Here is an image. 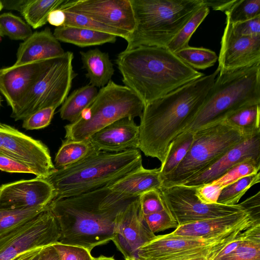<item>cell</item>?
Wrapping results in <instances>:
<instances>
[{
	"label": "cell",
	"mask_w": 260,
	"mask_h": 260,
	"mask_svg": "<svg viewBox=\"0 0 260 260\" xmlns=\"http://www.w3.org/2000/svg\"><path fill=\"white\" fill-rule=\"evenodd\" d=\"M137 197H128L103 187L48 205L60 230L59 243L95 247L112 241L118 216Z\"/></svg>",
	"instance_id": "1"
},
{
	"label": "cell",
	"mask_w": 260,
	"mask_h": 260,
	"mask_svg": "<svg viewBox=\"0 0 260 260\" xmlns=\"http://www.w3.org/2000/svg\"><path fill=\"white\" fill-rule=\"evenodd\" d=\"M219 72L217 68L145 105L140 117L138 149L162 164L170 144L192 120Z\"/></svg>",
	"instance_id": "2"
},
{
	"label": "cell",
	"mask_w": 260,
	"mask_h": 260,
	"mask_svg": "<svg viewBox=\"0 0 260 260\" xmlns=\"http://www.w3.org/2000/svg\"><path fill=\"white\" fill-rule=\"evenodd\" d=\"M115 62L124 85L144 105L205 75L190 67L166 47L125 49Z\"/></svg>",
	"instance_id": "3"
},
{
	"label": "cell",
	"mask_w": 260,
	"mask_h": 260,
	"mask_svg": "<svg viewBox=\"0 0 260 260\" xmlns=\"http://www.w3.org/2000/svg\"><path fill=\"white\" fill-rule=\"evenodd\" d=\"M142 166L138 149L96 151L75 164L56 169L45 179L53 188V200H59L107 187Z\"/></svg>",
	"instance_id": "4"
},
{
	"label": "cell",
	"mask_w": 260,
	"mask_h": 260,
	"mask_svg": "<svg viewBox=\"0 0 260 260\" xmlns=\"http://www.w3.org/2000/svg\"><path fill=\"white\" fill-rule=\"evenodd\" d=\"M260 104V64L219 72L198 113L184 131L194 133L238 111Z\"/></svg>",
	"instance_id": "5"
},
{
	"label": "cell",
	"mask_w": 260,
	"mask_h": 260,
	"mask_svg": "<svg viewBox=\"0 0 260 260\" xmlns=\"http://www.w3.org/2000/svg\"><path fill=\"white\" fill-rule=\"evenodd\" d=\"M136 26L125 49L141 46L167 47L202 0H131Z\"/></svg>",
	"instance_id": "6"
},
{
	"label": "cell",
	"mask_w": 260,
	"mask_h": 260,
	"mask_svg": "<svg viewBox=\"0 0 260 260\" xmlns=\"http://www.w3.org/2000/svg\"><path fill=\"white\" fill-rule=\"evenodd\" d=\"M144 104L125 85L112 80L100 88L93 102L76 121L64 126L65 139L84 140L108 125L123 118L140 117Z\"/></svg>",
	"instance_id": "7"
},
{
	"label": "cell",
	"mask_w": 260,
	"mask_h": 260,
	"mask_svg": "<svg viewBox=\"0 0 260 260\" xmlns=\"http://www.w3.org/2000/svg\"><path fill=\"white\" fill-rule=\"evenodd\" d=\"M193 133V142L185 156L175 170L161 177V187L184 184L215 162L229 149L249 138L224 120Z\"/></svg>",
	"instance_id": "8"
},
{
	"label": "cell",
	"mask_w": 260,
	"mask_h": 260,
	"mask_svg": "<svg viewBox=\"0 0 260 260\" xmlns=\"http://www.w3.org/2000/svg\"><path fill=\"white\" fill-rule=\"evenodd\" d=\"M73 53L65 52L51 59L38 80L32 86L11 116L15 120L25 118L43 108L62 105L76 76L73 68Z\"/></svg>",
	"instance_id": "9"
},
{
	"label": "cell",
	"mask_w": 260,
	"mask_h": 260,
	"mask_svg": "<svg viewBox=\"0 0 260 260\" xmlns=\"http://www.w3.org/2000/svg\"><path fill=\"white\" fill-rule=\"evenodd\" d=\"M248 228H240L209 238L180 236L171 233L156 236L138 249L134 259L190 260L205 258L213 260L223 247Z\"/></svg>",
	"instance_id": "10"
},
{
	"label": "cell",
	"mask_w": 260,
	"mask_h": 260,
	"mask_svg": "<svg viewBox=\"0 0 260 260\" xmlns=\"http://www.w3.org/2000/svg\"><path fill=\"white\" fill-rule=\"evenodd\" d=\"M60 230L48 208L27 222L0 236V260H12L31 250L58 242Z\"/></svg>",
	"instance_id": "11"
},
{
	"label": "cell",
	"mask_w": 260,
	"mask_h": 260,
	"mask_svg": "<svg viewBox=\"0 0 260 260\" xmlns=\"http://www.w3.org/2000/svg\"><path fill=\"white\" fill-rule=\"evenodd\" d=\"M196 187L184 185L159 189L163 202L178 226L246 210L241 203L205 204L195 194Z\"/></svg>",
	"instance_id": "12"
},
{
	"label": "cell",
	"mask_w": 260,
	"mask_h": 260,
	"mask_svg": "<svg viewBox=\"0 0 260 260\" xmlns=\"http://www.w3.org/2000/svg\"><path fill=\"white\" fill-rule=\"evenodd\" d=\"M1 134L7 155L26 166L37 177L46 179L56 170L48 147L41 141L4 123Z\"/></svg>",
	"instance_id": "13"
},
{
	"label": "cell",
	"mask_w": 260,
	"mask_h": 260,
	"mask_svg": "<svg viewBox=\"0 0 260 260\" xmlns=\"http://www.w3.org/2000/svg\"><path fill=\"white\" fill-rule=\"evenodd\" d=\"M58 8L129 34L136 26L131 0H66Z\"/></svg>",
	"instance_id": "14"
},
{
	"label": "cell",
	"mask_w": 260,
	"mask_h": 260,
	"mask_svg": "<svg viewBox=\"0 0 260 260\" xmlns=\"http://www.w3.org/2000/svg\"><path fill=\"white\" fill-rule=\"evenodd\" d=\"M155 236L144 219L138 197L118 216L112 241L125 259H134L138 249Z\"/></svg>",
	"instance_id": "15"
},
{
	"label": "cell",
	"mask_w": 260,
	"mask_h": 260,
	"mask_svg": "<svg viewBox=\"0 0 260 260\" xmlns=\"http://www.w3.org/2000/svg\"><path fill=\"white\" fill-rule=\"evenodd\" d=\"M219 72L233 71L260 64V35L236 34L226 23L218 57Z\"/></svg>",
	"instance_id": "16"
},
{
	"label": "cell",
	"mask_w": 260,
	"mask_h": 260,
	"mask_svg": "<svg viewBox=\"0 0 260 260\" xmlns=\"http://www.w3.org/2000/svg\"><path fill=\"white\" fill-rule=\"evenodd\" d=\"M54 197L53 188L45 179L21 180L0 187V209L45 207Z\"/></svg>",
	"instance_id": "17"
},
{
	"label": "cell",
	"mask_w": 260,
	"mask_h": 260,
	"mask_svg": "<svg viewBox=\"0 0 260 260\" xmlns=\"http://www.w3.org/2000/svg\"><path fill=\"white\" fill-rule=\"evenodd\" d=\"M50 59L0 69V91L12 112L38 80Z\"/></svg>",
	"instance_id": "18"
},
{
	"label": "cell",
	"mask_w": 260,
	"mask_h": 260,
	"mask_svg": "<svg viewBox=\"0 0 260 260\" xmlns=\"http://www.w3.org/2000/svg\"><path fill=\"white\" fill-rule=\"evenodd\" d=\"M249 158L260 160V134L240 142L215 162L183 185L198 187L210 183L221 177L234 166Z\"/></svg>",
	"instance_id": "19"
},
{
	"label": "cell",
	"mask_w": 260,
	"mask_h": 260,
	"mask_svg": "<svg viewBox=\"0 0 260 260\" xmlns=\"http://www.w3.org/2000/svg\"><path fill=\"white\" fill-rule=\"evenodd\" d=\"M139 127L134 118L119 119L92 135L88 139L97 151L120 152L139 146Z\"/></svg>",
	"instance_id": "20"
},
{
	"label": "cell",
	"mask_w": 260,
	"mask_h": 260,
	"mask_svg": "<svg viewBox=\"0 0 260 260\" xmlns=\"http://www.w3.org/2000/svg\"><path fill=\"white\" fill-rule=\"evenodd\" d=\"M260 223L246 210L178 226L171 233L175 235L200 238H212L243 228Z\"/></svg>",
	"instance_id": "21"
},
{
	"label": "cell",
	"mask_w": 260,
	"mask_h": 260,
	"mask_svg": "<svg viewBox=\"0 0 260 260\" xmlns=\"http://www.w3.org/2000/svg\"><path fill=\"white\" fill-rule=\"evenodd\" d=\"M65 53L50 28L33 32L20 44L14 66L53 59Z\"/></svg>",
	"instance_id": "22"
},
{
	"label": "cell",
	"mask_w": 260,
	"mask_h": 260,
	"mask_svg": "<svg viewBox=\"0 0 260 260\" xmlns=\"http://www.w3.org/2000/svg\"><path fill=\"white\" fill-rule=\"evenodd\" d=\"M161 186L160 169H147L142 166L107 187L115 193L134 198L151 190H159Z\"/></svg>",
	"instance_id": "23"
},
{
	"label": "cell",
	"mask_w": 260,
	"mask_h": 260,
	"mask_svg": "<svg viewBox=\"0 0 260 260\" xmlns=\"http://www.w3.org/2000/svg\"><path fill=\"white\" fill-rule=\"evenodd\" d=\"M82 68L86 71V77L89 84L99 88L105 86L114 73V69L108 53L98 48L80 51Z\"/></svg>",
	"instance_id": "24"
},
{
	"label": "cell",
	"mask_w": 260,
	"mask_h": 260,
	"mask_svg": "<svg viewBox=\"0 0 260 260\" xmlns=\"http://www.w3.org/2000/svg\"><path fill=\"white\" fill-rule=\"evenodd\" d=\"M59 42L70 43L80 47L114 43L115 35L88 29L62 26L56 27L53 33Z\"/></svg>",
	"instance_id": "25"
},
{
	"label": "cell",
	"mask_w": 260,
	"mask_h": 260,
	"mask_svg": "<svg viewBox=\"0 0 260 260\" xmlns=\"http://www.w3.org/2000/svg\"><path fill=\"white\" fill-rule=\"evenodd\" d=\"M98 91L97 87L89 83L74 90L67 96L59 109L61 119L70 123L76 121L82 112L93 102Z\"/></svg>",
	"instance_id": "26"
},
{
	"label": "cell",
	"mask_w": 260,
	"mask_h": 260,
	"mask_svg": "<svg viewBox=\"0 0 260 260\" xmlns=\"http://www.w3.org/2000/svg\"><path fill=\"white\" fill-rule=\"evenodd\" d=\"M96 151L88 139L63 141L54 159L56 169L75 164Z\"/></svg>",
	"instance_id": "27"
},
{
	"label": "cell",
	"mask_w": 260,
	"mask_h": 260,
	"mask_svg": "<svg viewBox=\"0 0 260 260\" xmlns=\"http://www.w3.org/2000/svg\"><path fill=\"white\" fill-rule=\"evenodd\" d=\"M194 133H182L170 144L165 160L160 167L161 177L172 173L186 155L193 141Z\"/></svg>",
	"instance_id": "28"
},
{
	"label": "cell",
	"mask_w": 260,
	"mask_h": 260,
	"mask_svg": "<svg viewBox=\"0 0 260 260\" xmlns=\"http://www.w3.org/2000/svg\"><path fill=\"white\" fill-rule=\"evenodd\" d=\"M66 0H27L21 14L26 22L34 29L48 22L49 13L60 7Z\"/></svg>",
	"instance_id": "29"
},
{
	"label": "cell",
	"mask_w": 260,
	"mask_h": 260,
	"mask_svg": "<svg viewBox=\"0 0 260 260\" xmlns=\"http://www.w3.org/2000/svg\"><path fill=\"white\" fill-rule=\"evenodd\" d=\"M224 121L248 137L260 134V104L244 108Z\"/></svg>",
	"instance_id": "30"
},
{
	"label": "cell",
	"mask_w": 260,
	"mask_h": 260,
	"mask_svg": "<svg viewBox=\"0 0 260 260\" xmlns=\"http://www.w3.org/2000/svg\"><path fill=\"white\" fill-rule=\"evenodd\" d=\"M210 12L209 8L202 5L191 16L170 41L167 48L173 53L188 46L192 34L203 21Z\"/></svg>",
	"instance_id": "31"
},
{
	"label": "cell",
	"mask_w": 260,
	"mask_h": 260,
	"mask_svg": "<svg viewBox=\"0 0 260 260\" xmlns=\"http://www.w3.org/2000/svg\"><path fill=\"white\" fill-rule=\"evenodd\" d=\"M48 207V205L18 209H0V236L29 221Z\"/></svg>",
	"instance_id": "32"
},
{
	"label": "cell",
	"mask_w": 260,
	"mask_h": 260,
	"mask_svg": "<svg viewBox=\"0 0 260 260\" xmlns=\"http://www.w3.org/2000/svg\"><path fill=\"white\" fill-rule=\"evenodd\" d=\"M213 260H260V224L234 250Z\"/></svg>",
	"instance_id": "33"
},
{
	"label": "cell",
	"mask_w": 260,
	"mask_h": 260,
	"mask_svg": "<svg viewBox=\"0 0 260 260\" xmlns=\"http://www.w3.org/2000/svg\"><path fill=\"white\" fill-rule=\"evenodd\" d=\"M185 64L196 70L213 66L218 60L215 52L203 47L188 46L174 53Z\"/></svg>",
	"instance_id": "34"
},
{
	"label": "cell",
	"mask_w": 260,
	"mask_h": 260,
	"mask_svg": "<svg viewBox=\"0 0 260 260\" xmlns=\"http://www.w3.org/2000/svg\"><path fill=\"white\" fill-rule=\"evenodd\" d=\"M260 181L259 173L245 176L223 188L219 196L217 203L226 205H235L246 192Z\"/></svg>",
	"instance_id": "35"
},
{
	"label": "cell",
	"mask_w": 260,
	"mask_h": 260,
	"mask_svg": "<svg viewBox=\"0 0 260 260\" xmlns=\"http://www.w3.org/2000/svg\"><path fill=\"white\" fill-rule=\"evenodd\" d=\"M32 33L31 27L21 18L10 12L0 14V36L24 41Z\"/></svg>",
	"instance_id": "36"
},
{
	"label": "cell",
	"mask_w": 260,
	"mask_h": 260,
	"mask_svg": "<svg viewBox=\"0 0 260 260\" xmlns=\"http://www.w3.org/2000/svg\"><path fill=\"white\" fill-rule=\"evenodd\" d=\"M226 23L234 24L260 16V0H235L225 12Z\"/></svg>",
	"instance_id": "37"
},
{
	"label": "cell",
	"mask_w": 260,
	"mask_h": 260,
	"mask_svg": "<svg viewBox=\"0 0 260 260\" xmlns=\"http://www.w3.org/2000/svg\"><path fill=\"white\" fill-rule=\"evenodd\" d=\"M63 11V10H62ZM64 12L66 19L63 26L76 27L106 32L122 38L125 40L130 34L98 22L83 15L67 11Z\"/></svg>",
	"instance_id": "38"
},
{
	"label": "cell",
	"mask_w": 260,
	"mask_h": 260,
	"mask_svg": "<svg viewBox=\"0 0 260 260\" xmlns=\"http://www.w3.org/2000/svg\"><path fill=\"white\" fill-rule=\"evenodd\" d=\"M259 169L260 160L249 158L234 166L221 177L211 183L223 189L245 176L258 173Z\"/></svg>",
	"instance_id": "39"
},
{
	"label": "cell",
	"mask_w": 260,
	"mask_h": 260,
	"mask_svg": "<svg viewBox=\"0 0 260 260\" xmlns=\"http://www.w3.org/2000/svg\"><path fill=\"white\" fill-rule=\"evenodd\" d=\"M143 216L148 228L154 234L168 229H176L178 226L177 222L167 208Z\"/></svg>",
	"instance_id": "40"
},
{
	"label": "cell",
	"mask_w": 260,
	"mask_h": 260,
	"mask_svg": "<svg viewBox=\"0 0 260 260\" xmlns=\"http://www.w3.org/2000/svg\"><path fill=\"white\" fill-rule=\"evenodd\" d=\"M140 209L143 216L162 211L166 208L159 190H151L139 197Z\"/></svg>",
	"instance_id": "41"
},
{
	"label": "cell",
	"mask_w": 260,
	"mask_h": 260,
	"mask_svg": "<svg viewBox=\"0 0 260 260\" xmlns=\"http://www.w3.org/2000/svg\"><path fill=\"white\" fill-rule=\"evenodd\" d=\"M56 108L47 107L40 109L24 119L22 127L26 129H39L47 126L50 123Z\"/></svg>",
	"instance_id": "42"
},
{
	"label": "cell",
	"mask_w": 260,
	"mask_h": 260,
	"mask_svg": "<svg viewBox=\"0 0 260 260\" xmlns=\"http://www.w3.org/2000/svg\"><path fill=\"white\" fill-rule=\"evenodd\" d=\"M53 245L61 260H95L90 251L84 247L59 243Z\"/></svg>",
	"instance_id": "43"
},
{
	"label": "cell",
	"mask_w": 260,
	"mask_h": 260,
	"mask_svg": "<svg viewBox=\"0 0 260 260\" xmlns=\"http://www.w3.org/2000/svg\"><path fill=\"white\" fill-rule=\"evenodd\" d=\"M222 189L218 185L210 183L196 187L195 194L203 204H215Z\"/></svg>",
	"instance_id": "44"
},
{
	"label": "cell",
	"mask_w": 260,
	"mask_h": 260,
	"mask_svg": "<svg viewBox=\"0 0 260 260\" xmlns=\"http://www.w3.org/2000/svg\"><path fill=\"white\" fill-rule=\"evenodd\" d=\"M234 33L242 36H254L260 35V16L253 19L231 24Z\"/></svg>",
	"instance_id": "45"
},
{
	"label": "cell",
	"mask_w": 260,
	"mask_h": 260,
	"mask_svg": "<svg viewBox=\"0 0 260 260\" xmlns=\"http://www.w3.org/2000/svg\"><path fill=\"white\" fill-rule=\"evenodd\" d=\"M0 170L9 173H31L30 169L20 161L7 156L0 155Z\"/></svg>",
	"instance_id": "46"
},
{
	"label": "cell",
	"mask_w": 260,
	"mask_h": 260,
	"mask_svg": "<svg viewBox=\"0 0 260 260\" xmlns=\"http://www.w3.org/2000/svg\"><path fill=\"white\" fill-rule=\"evenodd\" d=\"M243 208L255 219L260 220V191L240 203Z\"/></svg>",
	"instance_id": "47"
},
{
	"label": "cell",
	"mask_w": 260,
	"mask_h": 260,
	"mask_svg": "<svg viewBox=\"0 0 260 260\" xmlns=\"http://www.w3.org/2000/svg\"><path fill=\"white\" fill-rule=\"evenodd\" d=\"M203 4L211 7L214 10H220L225 12L235 3V0L220 1V0H202Z\"/></svg>",
	"instance_id": "48"
},
{
	"label": "cell",
	"mask_w": 260,
	"mask_h": 260,
	"mask_svg": "<svg viewBox=\"0 0 260 260\" xmlns=\"http://www.w3.org/2000/svg\"><path fill=\"white\" fill-rule=\"evenodd\" d=\"M66 16L64 11L57 8L49 13L47 21L51 25L57 27L63 25Z\"/></svg>",
	"instance_id": "49"
},
{
	"label": "cell",
	"mask_w": 260,
	"mask_h": 260,
	"mask_svg": "<svg viewBox=\"0 0 260 260\" xmlns=\"http://www.w3.org/2000/svg\"><path fill=\"white\" fill-rule=\"evenodd\" d=\"M38 260H61V259L53 245H50L42 249Z\"/></svg>",
	"instance_id": "50"
},
{
	"label": "cell",
	"mask_w": 260,
	"mask_h": 260,
	"mask_svg": "<svg viewBox=\"0 0 260 260\" xmlns=\"http://www.w3.org/2000/svg\"><path fill=\"white\" fill-rule=\"evenodd\" d=\"M27 0L1 1L3 8L14 10L21 13Z\"/></svg>",
	"instance_id": "51"
},
{
	"label": "cell",
	"mask_w": 260,
	"mask_h": 260,
	"mask_svg": "<svg viewBox=\"0 0 260 260\" xmlns=\"http://www.w3.org/2000/svg\"><path fill=\"white\" fill-rule=\"evenodd\" d=\"M42 249L38 248L27 251L18 256L12 260H38Z\"/></svg>",
	"instance_id": "52"
},
{
	"label": "cell",
	"mask_w": 260,
	"mask_h": 260,
	"mask_svg": "<svg viewBox=\"0 0 260 260\" xmlns=\"http://www.w3.org/2000/svg\"><path fill=\"white\" fill-rule=\"evenodd\" d=\"M2 124V123L0 122V155L7 156L3 147V141L1 134V128Z\"/></svg>",
	"instance_id": "53"
},
{
	"label": "cell",
	"mask_w": 260,
	"mask_h": 260,
	"mask_svg": "<svg viewBox=\"0 0 260 260\" xmlns=\"http://www.w3.org/2000/svg\"><path fill=\"white\" fill-rule=\"evenodd\" d=\"M95 260H116L113 257H106L104 256H101L100 257L95 258Z\"/></svg>",
	"instance_id": "54"
},
{
	"label": "cell",
	"mask_w": 260,
	"mask_h": 260,
	"mask_svg": "<svg viewBox=\"0 0 260 260\" xmlns=\"http://www.w3.org/2000/svg\"><path fill=\"white\" fill-rule=\"evenodd\" d=\"M190 260H208L205 258H197V259H190Z\"/></svg>",
	"instance_id": "55"
},
{
	"label": "cell",
	"mask_w": 260,
	"mask_h": 260,
	"mask_svg": "<svg viewBox=\"0 0 260 260\" xmlns=\"http://www.w3.org/2000/svg\"><path fill=\"white\" fill-rule=\"evenodd\" d=\"M3 9V6L1 2V1H0V11Z\"/></svg>",
	"instance_id": "56"
},
{
	"label": "cell",
	"mask_w": 260,
	"mask_h": 260,
	"mask_svg": "<svg viewBox=\"0 0 260 260\" xmlns=\"http://www.w3.org/2000/svg\"><path fill=\"white\" fill-rule=\"evenodd\" d=\"M125 260H134V259H125Z\"/></svg>",
	"instance_id": "57"
},
{
	"label": "cell",
	"mask_w": 260,
	"mask_h": 260,
	"mask_svg": "<svg viewBox=\"0 0 260 260\" xmlns=\"http://www.w3.org/2000/svg\"><path fill=\"white\" fill-rule=\"evenodd\" d=\"M0 103H1V102H0Z\"/></svg>",
	"instance_id": "58"
}]
</instances>
